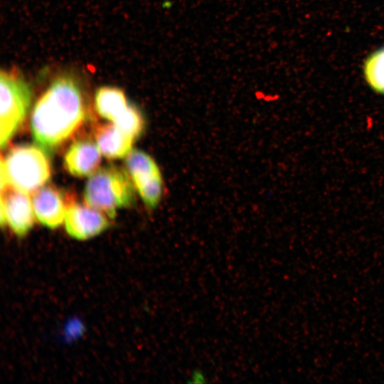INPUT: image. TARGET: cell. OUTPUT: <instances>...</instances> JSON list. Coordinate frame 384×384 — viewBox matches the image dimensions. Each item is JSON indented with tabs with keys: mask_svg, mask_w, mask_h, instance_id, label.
Returning <instances> with one entry per match:
<instances>
[{
	"mask_svg": "<svg viewBox=\"0 0 384 384\" xmlns=\"http://www.w3.org/2000/svg\"><path fill=\"white\" fill-rule=\"evenodd\" d=\"M86 108L78 82L70 75L55 78L36 101L31 117L35 141L43 149H55L83 124Z\"/></svg>",
	"mask_w": 384,
	"mask_h": 384,
	"instance_id": "6da1fadb",
	"label": "cell"
},
{
	"mask_svg": "<svg viewBox=\"0 0 384 384\" xmlns=\"http://www.w3.org/2000/svg\"><path fill=\"white\" fill-rule=\"evenodd\" d=\"M43 149L31 144L16 145L1 159V191L12 186L31 193L48 181L50 164Z\"/></svg>",
	"mask_w": 384,
	"mask_h": 384,
	"instance_id": "7a4b0ae2",
	"label": "cell"
},
{
	"mask_svg": "<svg viewBox=\"0 0 384 384\" xmlns=\"http://www.w3.org/2000/svg\"><path fill=\"white\" fill-rule=\"evenodd\" d=\"M134 189L128 171L110 164L99 168L90 176L83 196L87 205L113 218L117 209L133 204Z\"/></svg>",
	"mask_w": 384,
	"mask_h": 384,
	"instance_id": "3957f363",
	"label": "cell"
},
{
	"mask_svg": "<svg viewBox=\"0 0 384 384\" xmlns=\"http://www.w3.org/2000/svg\"><path fill=\"white\" fill-rule=\"evenodd\" d=\"M0 145L7 146L23 123L31 103L29 84L16 70L1 71Z\"/></svg>",
	"mask_w": 384,
	"mask_h": 384,
	"instance_id": "277c9868",
	"label": "cell"
},
{
	"mask_svg": "<svg viewBox=\"0 0 384 384\" xmlns=\"http://www.w3.org/2000/svg\"><path fill=\"white\" fill-rule=\"evenodd\" d=\"M32 200L28 193L7 186L1 191V224L7 225L17 236H24L35 220Z\"/></svg>",
	"mask_w": 384,
	"mask_h": 384,
	"instance_id": "5b68a950",
	"label": "cell"
},
{
	"mask_svg": "<svg viewBox=\"0 0 384 384\" xmlns=\"http://www.w3.org/2000/svg\"><path fill=\"white\" fill-rule=\"evenodd\" d=\"M73 198L54 186H41L33 194L32 204L36 218L43 225L55 228L65 220Z\"/></svg>",
	"mask_w": 384,
	"mask_h": 384,
	"instance_id": "8992f818",
	"label": "cell"
},
{
	"mask_svg": "<svg viewBox=\"0 0 384 384\" xmlns=\"http://www.w3.org/2000/svg\"><path fill=\"white\" fill-rule=\"evenodd\" d=\"M107 215L90 206L72 202L65 218L67 233L78 240H87L99 235L109 226Z\"/></svg>",
	"mask_w": 384,
	"mask_h": 384,
	"instance_id": "52a82bcc",
	"label": "cell"
},
{
	"mask_svg": "<svg viewBox=\"0 0 384 384\" xmlns=\"http://www.w3.org/2000/svg\"><path fill=\"white\" fill-rule=\"evenodd\" d=\"M100 161L101 152L97 144L87 138L73 142L63 158L65 168L76 177L92 175L99 169Z\"/></svg>",
	"mask_w": 384,
	"mask_h": 384,
	"instance_id": "ba28073f",
	"label": "cell"
},
{
	"mask_svg": "<svg viewBox=\"0 0 384 384\" xmlns=\"http://www.w3.org/2000/svg\"><path fill=\"white\" fill-rule=\"evenodd\" d=\"M93 134L101 154L107 159L126 157L132 151L134 140L122 132L114 123L95 125Z\"/></svg>",
	"mask_w": 384,
	"mask_h": 384,
	"instance_id": "9c48e42d",
	"label": "cell"
},
{
	"mask_svg": "<svg viewBox=\"0 0 384 384\" xmlns=\"http://www.w3.org/2000/svg\"><path fill=\"white\" fill-rule=\"evenodd\" d=\"M129 103L122 90L110 86L99 88L95 96L97 112L113 122L127 108Z\"/></svg>",
	"mask_w": 384,
	"mask_h": 384,
	"instance_id": "30bf717a",
	"label": "cell"
},
{
	"mask_svg": "<svg viewBox=\"0 0 384 384\" xmlns=\"http://www.w3.org/2000/svg\"><path fill=\"white\" fill-rule=\"evenodd\" d=\"M125 166L132 180L160 171L152 157L139 150H132L128 154Z\"/></svg>",
	"mask_w": 384,
	"mask_h": 384,
	"instance_id": "8fae6325",
	"label": "cell"
},
{
	"mask_svg": "<svg viewBox=\"0 0 384 384\" xmlns=\"http://www.w3.org/2000/svg\"><path fill=\"white\" fill-rule=\"evenodd\" d=\"M112 123L134 140L142 134L145 125L140 110L136 106L130 104Z\"/></svg>",
	"mask_w": 384,
	"mask_h": 384,
	"instance_id": "7c38bea8",
	"label": "cell"
},
{
	"mask_svg": "<svg viewBox=\"0 0 384 384\" xmlns=\"http://www.w3.org/2000/svg\"><path fill=\"white\" fill-rule=\"evenodd\" d=\"M364 73L370 87L384 94V48L372 54L366 61Z\"/></svg>",
	"mask_w": 384,
	"mask_h": 384,
	"instance_id": "4fadbf2b",
	"label": "cell"
},
{
	"mask_svg": "<svg viewBox=\"0 0 384 384\" xmlns=\"http://www.w3.org/2000/svg\"><path fill=\"white\" fill-rule=\"evenodd\" d=\"M68 327L66 333H68V335L75 336L80 332V326L78 322L70 323Z\"/></svg>",
	"mask_w": 384,
	"mask_h": 384,
	"instance_id": "5bb4252c",
	"label": "cell"
}]
</instances>
